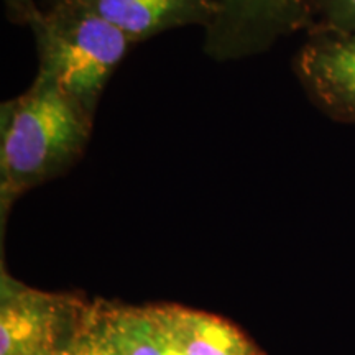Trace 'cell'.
I'll use <instances>...</instances> for the list:
<instances>
[{"mask_svg": "<svg viewBox=\"0 0 355 355\" xmlns=\"http://www.w3.org/2000/svg\"><path fill=\"white\" fill-rule=\"evenodd\" d=\"M114 355H180L155 306L133 308L104 303Z\"/></svg>", "mask_w": 355, "mask_h": 355, "instance_id": "cell-8", "label": "cell"}, {"mask_svg": "<svg viewBox=\"0 0 355 355\" xmlns=\"http://www.w3.org/2000/svg\"><path fill=\"white\" fill-rule=\"evenodd\" d=\"M295 68L306 94L324 114L355 123V32L314 30Z\"/></svg>", "mask_w": 355, "mask_h": 355, "instance_id": "cell-5", "label": "cell"}, {"mask_svg": "<svg viewBox=\"0 0 355 355\" xmlns=\"http://www.w3.org/2000/svg\"><path fill=\"white\" fill-rule=\"evenodd\" d=\"M60 355H114L102 301L87 304L76 329Z\"/></svg>", "mask_w": 355, "mask_h": 355, "instance_id": "cell-9", "label": "cell"}, {"mask_svg": "<svg viewBox=\"0 0 355 355\" xmlns=\"http://www.w3.org/2000/svg\"><path fill=\"white\" fill-rule=\"evenodd\" d=\"M83 6L140 43L183 26H202L216 17V0H79Z\"/></svg>", "mask_w": 355, "mask_h": 355, "instance_id": "cell-6", "label": "cell"}, {"mask_svg": "<svg viewBox=\"0 0 355 355\" xmlns=\"http://www.w3.org/2000/svg\"><path fill=\"white\" fill-rule=\"evenodd\" d=\"M155 311L180 355H263L242 331L214 314L176 304Z\"/></svg>", "mask_w": 355, "mask_h": 355, "instance_id": "cell-7", "label": "cell"}, {"mask_svg": "<svg viewBox=\"0 0 355 355\" xmlns=\"http://www.w3.org/2000/svg\"><path fill=\"white\" fill-rule=\"evenodd\" d=\"M28 26L38 73L55 79L94 117L102 92L133 43L79 0H51Z\"/></svg>", "mask_w": 355, "mask_h": 355, "instance_id": "cell-2", "label": "cell"}, {"mask_svg": "<svg viewBox=\"0 0 355 355\" xmlns=\"http://www.w3.org/2000/svg\"><path fill=\"white\" fill-rule=\"evenodd\" d=\"M87 304L0 277V355H60Z\"/></svg>", "mask_w": 355, "mask_h": 355, "instance_id": "cell-3", "label": "cell"}, {"mask_svg": "<svg viewBox=\"0 0 355 355\" xmlns=\"http://www.w3.org/2000/svg\"><path fill=\"white\" fill-rule=\"evenodd\" d=\"M94 117L55 79L32 86L0 107V219L30 189L64 175L86 152Z\"/></svg>", "mask_w": 355, "mask_h": 355, "instance_id": "cell-1", "label": "cell"}, {"mask_svg": "<svg viewBox=\"0 0 355 355\" xmlns=\"http://www.w3.org/2000/svg\"><path fill=\"white\" fill-rule=\"evenodd\" d=\"M309 24V0H216L202 48L214 61H237L265 53Z\"/></svg>", "mask_w": 355, "mask_h": 355, "instance_id": "cell-4", "label": "cell"}, {"mask_svg": "<svg viewBox=\"0 0 355 355\" xmlns=\"http://www.w3.org/2000/svg\"><path fill=\"white\" fill-rule=\"evenodd\" d=\"M314 30L354 33L355 0H309Z\"/></svg>", "mask_w": 355, "mask_h": 355, "instance_id": "cell-10", "label": "cell"}, {"mask_svg": "<svg viewBox=\"0 0 355 355\" xmlns=\"http://www.w3.org/2000/svg\"><path fill=\"white\" fill-rule=\"evenodd\" d=\"M3 3H6L8 19L17 24L28 25L40 10L35 0H3Z\"/></svg>", "mask_w": 355, "mask_h": 355, "instance_id": "cell-11", "label": "cell"}]
</instances>
